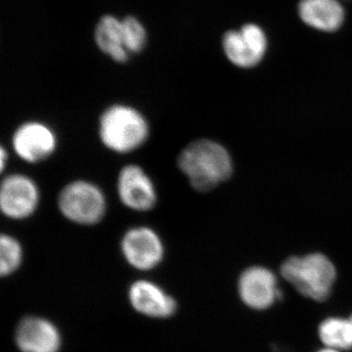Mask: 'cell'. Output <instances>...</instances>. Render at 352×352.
Masks as SVG:
<instances>
[{
    "mask_svg": "<svg viewBox=\"0 0 352 352\" xmlns=\"http://www.w3.org/2000/svg\"><path fill=\"white\" fill-rule=\"evenodd\" d=\"M177 166L196 191L208 192L229 179L233 164L228 151L219 143L199 139L183 148Z\"/></svg>",
    "mask_w": 352,
    "mask_h": 352,
    "instance_id": "obj_1",
    "label": "cell"
},
{
    "mask_svg": "<svg viewBox=\"0 0 352 352\" xmlns=\"http://www.w3.org/2000/svg\"><path fill=\"white\" fill-rule=\"evenodd\" d=\"M101 144L115 154H131L149 140L151 126L139 109L126 103H115L104 109L97 126Z\"/></svg>",
    "mask_w": 352,
    "mask_h": 352,
    "instance_id": "obj_2",
    "label": "cell"
},
{
    "mask_svg": "<svg viewBox=\"0 0 352 352\" xmlns=\"http://www.w3.org/2000/svg\"><path fill=\"white\" fill-rule=\"evenodd\" d=\"M57 208L65 219L80 226H94L105 219L108 210L106 194L98 184L75 179L62 187Z\"/></svg>",
    "mask_w": 352,
    "mask_h": 352,
    "instance_id": "obj_3",
    "label": "cell"
},
{
    "mask_svg": "<svg viewBox=\"0 0 352 352\" xmlns=\"http://www.w3.org/2000/svg\"><path fill=\"white\" fill-rule=\"evenodd\" d=\"M281 273L296 291L316 302L327 300L337 276L333 264L321 254L289 258Z\"/></svg>",
    "mask_w": 352,
    "mask_h": 352,
    "instance_id": "obj_4",
    "label": "cell"
},
{
    "mask_svg": "<svg viewBox=\"0 0 352 352\" xmlns=\"http://www.w3.org/2000/svg\"><path fill=\"white\" fill-rule=\"evenodd\" d=\"M41 201V188L31 176L20 173L4 176L0 184V210L6 219H31L38 212Z\"/></svg>",
    "mask_w": 352,
    "mask_h": 352,
    "instance_id": "obj_5",
    "label": "cell"
},
{
    "mask_svg": "<svg viewBox=\"0 0 352 352\" xmlns=\"http://www.w3.org/2000/svg\"><path fill=\"white\" fill-rule=\"evenodd\" d=\"M58 144L56 131L43 120H25L16 127L11 138L13 152L31 164L47 161L56 153Z\"/></svg>",
    "mask_w": 352,
    "mask_h": 352,
    "instance_id": "obj_6",
    "label": "cell"
},
{
    "mask_svg": "<svg viewBox=\"0 0 352 352\" xmlns=\"http://www.w3.org/2000/svg\"><path fill=\"white\" fill-rule=\"evenodd\" d=\"M116 189L122 205L132 212H151L159 200L154 180L138 164H127L120 168Z\"/></svg>",
    "mask_w": 352,
    "mask_h": 352,
    "instance_id": "obj_7",
    "label": "cell"
},
{
    "mask_svg": "<svg viewBox=\"0 0 352 352\" xmlns=\"http://www.w3.org/2000/svg\"><path fill=\"white\" fill-rule=\"evenodd\" d=\"M222 48L227 59L235 66L250 69L263 61L268 48L267 34L261 25L245 24L226 32Z\"/></svg>",
    "mask_w": 352,
    "mask_h": 352,
    "instance_id": "obj_8",
    "label": "cell"
},
{
    "mask_svg": "<svg viewBox=\"0 0 352 352\" xmlns=\"http://www.w3.org/2000/svg\"><path fill=\"white\" fill-rule=\"evenodd\" d=\"M120 251L132 267L150 270L159 265L164 259V241L152 227L132 226L122 235Z\"/></svg>",
    "mask_w": 352,
    "mask_h": 352,
    "instance_id": "obj_9",
    "label": "cell"
},
{
    "mask_svg": "<svg viewBox=\"0 0 352 352\" xmlns=\"http://www.w3.org/2000/svg\"><path fill=\"white\" fill-rule=\"evenodd\" d=\"M239 294L248 307L258 310L266 309L282 296L275 275L261 266H254L242 273Z\"/></svg>",
    "mask_w": 352,
    "mask_h": 352,
    "instance_id": "obj_10",
    "label": "cell"
},
{
    "mask_svg": "<svg viewBox=\"0 0 352 352\" xmlns=\"http://www.w3.org/2000/svg\"><path fill=\"white\" fill-rule=\"evenodd\" d=\"M16 342L22 352H58L61 336L51 322L39 317H25L18 325Z\"/></svg>",
    "mask_w": 352,
    "mask_h": 352,
    "instance_id": "obj_11",
    "label": "cell"
},
{
    "mask_svg": "<svg viewBox=\"0 0 352 352\" xmlns=\"http://www.w3.org/2000/svg\"><path fill=\"white\" fill-rule=\"evenodd\" d=\"M298 13L305 25L323 32L339 31L346 20L340 0H300Z\"/></svg>",
    "mask_w": 352,
    "mask_h": 352,
    "instance_id": "obj_12",
    "label": "cell"
},
{
    "mask_svg": "<svg viewBox=\"0 0 352 352\" xmlns=\"http://www.w3.org/2000/svg\"><path fill=\"white\" fill-rule=\"evenodd\" d=\"M132 307L140 314L155 318H166L175 314V300L152 282H135L129 289Z\"/></svg>",
    "mask_w": 352,
    "mask_h": 352,
    "instance_id": "obj_13",
    "label": "cell"
},
{
    "mask_svg": "<svg viewBox=\"0 0 352 352\" xmlns=\"http://www.w3.org/2000/svg\"><path fill=\"white\" fill-rule=\"evenodd\" d=\"M95 41L102 52L117 63H126L129 54L124 43L122 20L112 15L101 18L95 30Z\"/></svg>",
    "mask_w": 352,
    "mask_h": 352,
    "instance_id": "obj_14",
    "label": "cell"
},
{
    "mask_svg": "<svg viewBox=\"0 0 352 352\" xmlns=\"http://www.w3.org/2000/svg\"><path fill=\"white\" fill-rule=\"evenodd\" d=\"M319 337L328 349H352V324L349 319L329 318L322 322Z\"/></svg>",
    "mask_w": 352,
    "mask_h": 352,
    "instance_id": "obj_15",
    "label": "cell"
},
{
    "mask_svg": "<svg viewBox=\"0 0 352 352\" xmlns=\"http://www.w3.org/2000/svg\"><path fill=\"white\" fill-rule=\"evenodd\" d=\"M24 258L22 244L11 234L2 233L0 237V273L8 276L15 272Z\"/></svg>",
    "mask_w": 352,
    "mask_h": 352,
    "instance_id": "obj_16",
    "label": "cell"
},
{
    "mask_svg": "<svg viewBox=\"0 0 352 352\" xmlns=\"http://www.w3.org/2000/svg\"><path fill=\"white\" fill-rule=\"evenodd\" d=\"M122 22L126 50L131 55L138 54L144 50L147 43V32L144 25L131 16L124 18Z\"/></svg>",
    "mask_w": 352,
    "mask_h": 352,
    "instance_id": "obj_17",
    "label": "cell"
},
{
    "mask_svg": "<svg viewBox=\"0 0 352 352\" xmlns=\"http://www.w3.org/2000/svg\"><path fill=\"white\" fill-rule=\"evenodd\" d=\"M9 162V153L4 146L0 148V170L3 173L6 171V166Z\"/></svg>",
    "mask_w": 352,
    "mask_h": 352,
    "instance_id": "obj_18",
    "label": "cell"
},
{
    "mask_svg": "<svg viewBox=\"0 0 352 352\" xmlns=\"http://www.w3.org/2000/svg\"><path fill=\"white\" fill-rule=\"evenodd\" d=\"M319 352H339V351H336V349H323V351H320Z\"/></svg>",
    "mask_w": 352,
    "mask_h": 352,
    "instance_id": "obj_19",
    "label": "cell"
},
{
    "mask_svg": "<svg viewBox=\"0 0 352 352\" xmlns=\"http://www.w3.org/2000/svg\"><path fill=\"white\" fill-rule=\"evenodd\" d=\"M349 321H351V324H352V315H351V318H349Z\"/></svg>",
    "mask_w": 352,
    "mask_h": 352,
    "instance_id": "obj_20",
    "label": "cell"
}]
</instances>
